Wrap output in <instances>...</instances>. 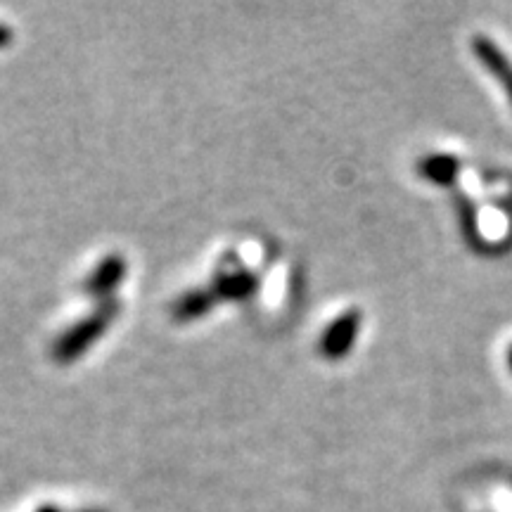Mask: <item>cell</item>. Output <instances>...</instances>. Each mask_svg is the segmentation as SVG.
Returning <instances> with one entry per match:
<instances>
[{
	"mask_svg": "<svg viewBox=\"0 0 512 512\" xmlns=\"http://www.w3.org/2000/svg\"><path fill=\"white\" fill-rule=\"evenodd\" d=\"M81 512H105V510H81Z\"/></svg>",
	"mask_w": 512,
	"mask_h": 512,
	"instance_id": "8fae6325",
	"label": "cell"
},
{
	"mask_svg": "<svg viewBox=\"0 0 512 512\" xmlns=\"http://www.w3.org/2000/svg\"><path fill=\"white\" fill-rule=\"evenodd\" d=\"M505 358H508V368L512 370V344L508 347V354H505Z\"/></svg>",
	"mask_w": 512,
	"mask_h": 512,
	"instance_id": "30bf717a",
	"label": "cell"
},
{
	"mask_svg": "<svg viewBox=\"0 0 512 512\" xmlns=\"http://www.w3.org/2000/svg\"><path fill=\"white\" fill-rule=\"evenodd\" d=\"M36 512H64V510L57 508V505H43V508H38Z\"/></svg>",
	"mask_w": 512,
	"mask_h": 512,
	"instance_id": "9c48e42d",
	"label": "cell"
},
{
	"mask_svg": "<svg viewBox=\"0 0 512 512\" xmlns=\"http://www.w3.org/2000/svg\"><path fill=\"white\" fill-rule=\"evenodd\" d=\"M126 259L121 254H110L95 266V271L88 275L86 283H83V292L88 297L98 299V302H112L114 292L119 290V285L126 278Z\"/></svg>",
	"mask_w": 512,
	"mask_h": 512,
	"instance_id": "3957f363",
	"label": "cell"
},
{
	"mask_svg": "<svg viewBox=\"0 0 512 512\" xmlns=\"http://www.w3.org/2000/svg\"><path fill=\"white\" fill-rule=\"evenodd\" d=\"M12 38H15V34H12V29L8 27V24H0V48H8L12 43Z\"/></svg>",
	"mask_w": 512,
	"mask_h": 512,
	"instance_id": "ba28073f",
	"label": "cell"
},
{
	"mask_svg": "<svg viewBox=\"0 0 512 512\" xmlns=\"http://www.w3.org/2000/svg\"><path fill=\"white\" fill-rule=\"evenodd\" d=\"M460 159L453 155H427L418 162V174L430 183L451 185L458 178Z\"/></svg>",
	"mask_w": 512,
	"mask_h": 512,
	"instance_id": "52a82bcc",
	"label": "cell"
},
{
	"mask_svg": "<svg viewBox=\"0 0 512 512\" xmlns=\"http://www.w3.org/2000/svg\"><path fill=\"white\" fill-rule=\"evenodd\" d=\"M119 309L121 306L117 299L102 302L98 306V311H93L91 316L81 318L79 323L72 325V328L64 330L62 335L55 339L53 349H50L53 361L60 363V366H67V363H74L81 354H86V351L105 335L107 328L112 325V320L119 316Z\"/></svg>",
	"mask_w": 512,
	"mask_h": 512,
	"instance_id": "6da1fadb",
	"label": "cell"
},
{
	"mask_svg": "<svg viewBox=\"0 0 512 512\" xmlns=\"http://www.w3.org/2000/svg\"><path fill=\"white\" fill-rule=\"evenodd\" d=\"M361 323H363V313L358 309H349L344 311L342 316H337L332 323L325 328L323 335H320L318 342V351L323 354L328 361H339L354 349L358 332H361Z\"/></svg>",
	"mask_w": 512,
	"mask_h": 512,
	"instance_id": "7a4b0ae2",
	"label": "cell"
},
{
	"mask_svg": "<svg viewBox=\"0 0 512 512\" xmlns=\"http://www.w3.org/2000/svg\"><path fill=\"white\" fill-rule=\"evenodd\" d=\"M216 306V297L211 292V287H197V290L185 292L183 297H178L174 306H171V316L178 323H188V320L202 318L204 313H209Z\"/></svg>",
	"mask_w": 512,
	"mask_h": 512,
	"instance_id": "8992f818",
	"label": "cell"
},
{
	"mask_svg": "<svg viewBox=\"0 0 512 512\" xmlns=\"http://www.w3.org/2000/svg\"><path fill=\"white\" fill-rule=\"evenodd\" d=\"M209 287L214 292L216 302H221V299L242 302V299H249L259 290V278L252 271H230L216 275V280Z\"/></svg>",
	"mask_w": 512,
	"mask_h": 512,
	"instance_id": "5b68a950",
	"label": "cell"
},
{
	"mask_svg": "<svg viewBox=\"0 0 512 512\" xmlns=\"http://www.w3.org/2000/svg\"><path fill=\"white\" fill-rule=\"evenodd\" d=\"M470 48L475 53L477 62L489 72L494 79L501 83V88L508 95L510 105H512V62L510 57L503 53V48L498 46L494 38H489L486 34H477L470 38Z\"/></svg>",
	"mask_w": 512,
	"mask_h": 512,
	"instance_id": "277c9868",
	"label": "cell"
}]
</instances>
